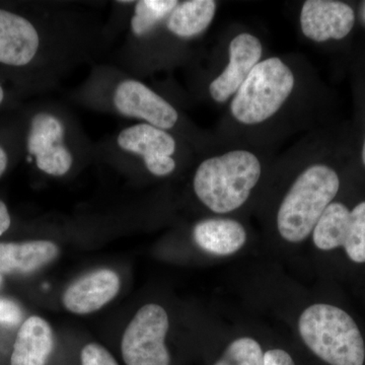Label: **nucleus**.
<instances>
[{"mask_svg":"<svg viewBox=\"0 0 365 365\" xmlns=\"http://www.w3.org/2000/svg\"><path fill=\"white\" fill-rule=\"evenodd\" d=\"M261 177L253 153L234 150L204 160L196 170L194 190L199 200L215 213H228L248 200Z\"/></svg>","mask_w":365,"mask_h":365,"instance_id":"f257e3e1","label":"nucleus"},{"mask_svg":"<svg viewBox=\"0 0 365 365\" xmlns=\"http://www.w3.org/2000/svg\"><path fill=\"white\" fill-rule=\"evenodd\" d=\"M299 330L307 347L331 365H364L365 345L359 328L346 312L314 304L300 314Z\"/></svg>","mask_w":365,"mask_h":365,"instance_id":"f03ea898","label":"nucleus"},{"mask_svg":"<svg viewBox=\"0 0 365 365\" xmlns=\"http://www.w3.org/2000/svg\"><path fill=\"white\" fill-rule=\"evenodd\" d=\"M339 187V177L327 165H313L300 174L278 211L281 237L294 244L304 241L332 203Z\"/></svg>","mask_w":365,"mask_h":365,"instance_id":"7ed1b4c3","label":"nucleus"},{"mask_svg":"<svg viewBox=\"0 0 365 365\" xmlns=\"http://www.w3.org/2000/svg\"><path fill=\"white\" fill-rule=\"evenodd\" d=\"M294 86V73L279 58L259 62L235 93L232 116L244 124L262 123L280 109Z\"/></svg>","mask_w":365,"mask_h":365,"instance_id":"20e7f679","label":"nucleus"},{"mask_svg":"<svg viewBox=\"0 0 365 365\" xmlns=\"http://www.w3.org/2000/svg\"><path fill=\"white\" fill-rule=\"evenodd\" d=\"M169 317L158 304L141 307L127 326L122 339V356L126 365H170L165 339Z\"/></svg>","mask_w":365,"mask_h":365,"instance_id":"39448f33","label":"nucleus"},{"mask_svg":"<svg viewBox=\"0 0 365 365\" xmlns=\"http://www.w3.org/2000/svg\"><path fill=\"white\" fill-rule=\"evenodd\" d=\"M114 105L124 116L145 120L151 126L162 130L173 128L178 121L174 107L148 86L133 79L118 86Z\"/></svg>","mask_w":365,"mask_h":365,"instance_id":"423d86ee","label":"nucleus"},{"mask_svg":"<svg viewBox=\"0 0 365 365\" xmlns=\"http://www.w3.org/2000/svg\"><path fill=\"white\" fill-rule=\"evenodd\" d=\"M355 23L351 6L331 0H309L300 13L302 33L314 42L345 38Z\"/></svg>","mask_w":365,"mask_h":365,"instance_id":"0eeeda50","label":"nucleus"},{"mask_svg":"<svg viewBox=\"0 0 365 365\" xmlns=\"http://www.w3.org/2000/svg\"><path fill=\"white\" fill-rule=\"evenodd\" d=\"M261 56V42L255 36L241 34L234 38L230 44V63L209 86L213 100L223 103L237 93Z\"/></svg>","mask_w":365,"mask_h":365,"instance_id":"6e6552de","label":"nucleus"},{"mask_svg":"<svg viewBox=\"0 0 365 365\" xmlns=\"http://www.w3.org/2000/svg\"><path fill=\"white\" fill-rule=\"evenodd\" d=\"M119 290L117 273L109 269H100L71 283L64 292L62 302L71 313L91 314L114 299Z\"/></svg>","mask_w":365,"mask_h":365,"instance_id":"1a4fd4ad","label":"nucleus"},{"mask_svg":"<svg viewBox=\"0 0 365 365\" xmlns=\"http://www.w3.org/2000/svg\"><path fill=\"white\" fill-rule=\"evenodd\" d=\"M39 44V35L30 21L0 9V63L26 66L35 57Z\"/></svg>","mask_w":365,"mask_h":365,"instance_id":"9d476101","label":"nucleus"},{"mask_svg":"<svg viewBox=\"0 0 365 365\" xmlns=\"http://www.w3.org/2000/svg\"><path fill=\"white\" fill-rule=\"evenodd\" d=\"M54 348V336L48 322L32 316L24 322L16 335L11 365H46Z\"/></svg>","mask_w":365,"mask_h":365,"instance_id":"9b49d317","label":"nucleus"},{"mask_svg":"<svg viewBox=\"0 0 365 365\" xmlns=\"http://www.w3.org/2000/svg\"><path fill=\"white\" fill-rule=\"evenodd\" d=\"M49 241L0 242V274H30L51 263L58 256Z\"/></svg>","mask_w":365,"mask_h":365,"instance_id":"f8f14e48","label":"nucleus"},{"mask_svg":"<svg viewBox=\"0 0 365 365\" xmlns=\"http://www.w3.org/2000/svg\"><path fill=\"white\" fill-rule=\"evenodd\" d=\"M193 237L199 248L215 256L235 254L247 241L241 223L227 218H210L197 223Z\"/></svg>","mask_w":365,"mask_h":365,"instance_id":"ddd939ff","label":"nucleus"},{"mask_svg":"<svg viewBox=\"0 0 365 365\" xmlns=\"http://www.w3.org/2000/svg\"><path fill=\"white\" fill-rule=\"evenodd\" d=\"M122 150L145 158L172 157L176 150V141L167 132L150 124H138L125 129L118 136Z\"/></svg>","mask_w":365,"mask_h":365,"instance_id":"4468645a","label":"nucleus"},{"mask_svg":"<svg viewBox=\"0 0 365 365\" xmlns=\"http://www.w3.org/2000/svg\"><path fill=\"white\" fill-rule=\"evenodd\" d=\"M216 2L190 0L178 6L170 14L167 26L178 37L190 38L205 31L215 18Z\"/></svg>","mask_w":365,"mask_h":365,"instance_id":"2eb2a0df","label":"nucleus"},{"mask_svg":"<svg viewBox=\"0 0 365 365\" xmlns=\"http://www.w3.org/2000/svg\"><path fill=\"white\" fill-rule=\"evenodd\" d=\"M350 210L344 204L331 203L319 217L313 230L314 246L322 251L342 247L344 230Z\"/></svg>","mask_w":365,"mask_h":365,"instance_id":"dca6fc26","label":"nucleus"},{"mask_svg":"<svg viewBox=\"0 0 365 365\" xmlns=\"http://www.w3.org/2000/svg\"><path fill=\"white\" fill-rule=\"evenodd\" d=\"M64 127L56 117L39 113L33 117L28 136V150L36 158L57 144H62Z\"/></svg>","mask_w":365,"mask_h":365,"instance_id":"f3484780","label":"nucleus"},{"mask_svg":"<svg viewBox=\"0 0 365 365\" xmlns=\"http://www.w3.org/2000/svg\"><path fill=\"white\" fill-rule=\"evenodd\" d=\"M178 6L176 0H141L135 6L131 28L136 36L145 35Z\"/></svg>","mask_w":365,"mask_h":365,"instance_id":"a211bd4d","label":"nucleus"},{"mask_svg":"<svg viewBox=\"0 0 365 365\" xmlns=\"http://www.w3.org/2000/svg\"><path fill=\"white\" fill-rule=\"evenodd\" d=\"M342 247L350 260L365 263V201L350 211Z\"/></svg>","mask_w":365,"mask_h":365,"instance_id":"6ab92c4d","label":"nucleus"},{"mask_svg":"<svg viewBox=\"0 0 365 365\" xmlns=\"http://www.w3.org/2000/svg\"><path fill=\"white\" fill-rule=\"evenodd\" d=\"M265 353L256 340L240 338L230 343L215 365H264Z\"/></svg>","mask_w":365,"mask_h":365,"instance_id":"aec40b11","label":"nucleus"},{"mask_svg":"<svg viewBox=\"0 0 365 365\" xmlns=\"http://www.w3.org/2000/svg\"><path fill=\"white\" fill-rule=\"evenodd\" d=\"M37 167L51 176H64L71 170L73 158L63 144H57L36 158Z\"/></svg>","mask_w":365,"mask_h":365,"instance_id":"412c9836","label":"nucleus"},{"mask_svg":"<svg viewBox=\"0 0 365 365\" xmlns=\"http://www.w3.org/2000/svg\"><path fill=\"white\" fill-rule=\"evenodd\" d=\"M81 364L119 365L111 353L97 343H91L83 347L81 351Z\"/></svg>","mask_w":365,"mask_h":365,"instance_id":"4be33fe9","label":"nucleus"},{"mask_svg":"<svg viewBox=\"0 0 365 365\" xmlns=\"http://www.w3.org/2000/svg\"><path fill=\"white\" fill-rule=\"evenodd\" d=\"M23 309L16 302L0 299V325H18L23 319Z\"/></svg>","mask_w":365,"mask_h":365,"instance_id":"5701e85b","label":"nucleus"},{"mask_svg":"<svg viewBox=\"0 0 365 365\" xmlns=\"http://www.w3.org/2000/svg\"><path fill=\"white\" fill-rule=\"evenodd\" d=\"M144 163L151 174L158 177L167 176L176 169V162L172 157H165V155L145 158Z\"/></svg>","mask_w":365,"mask_h":365,"instance_id":"b1692460","label":"nucleus"},{"mask_svg":"<svg viewBox=\"0 0 365 365\" xmlns=\"http://www.w3.org/2000/svg\"><path fill=\"white\" fill-rule=\"evenodd\" d=\"M264 365H295L294 359L284 350L272 349L265 353Z\"/></svg>","mask_w":365,"mask_h":365,"instance_id":"393cba45","label":"nucleus"},{"mask_svg":"<svg viewBox=\"0 0 365 365\" xmlns=\"http://www.w3.org/2000/svg\"><path fill=\"white\" fill-rule=\"evenodd\" d=\"M11 220L6 204L0 200V237L11 227Z\"/></svg>","mask_w":365,"mask_h":365,"instance_id":"a878e982","label":"nucleus"},{"mask_svg":"<svg viewBox=\"0 0 365 365\" xmlns=\"http://www.w3.org/2000/svg\"><path fill=\"white\" fill-rule=\"evenodd\" d=\"M7 163H9V158H7L6 150L0 146V177L6 172Z\"/></svg>","mask_w":365,"mask_h":365,"instance_id":"bb28decb","label":"nucleus"},{"mask_svg":"<svg viewBox=\"0 0 365 365\" xmlns=\"http://www.w3.org/2000/svg\"><path fill=\"white\" fill-rule=\"evenodd\" d=\"M4 90H2L1 86H0V104H1L2 101H4Z\"/></svg>","mask_w":365,"mask_h":365,"instance_id":"cd10ccee","label":"nucleus"},{"mask_svg":"<svg viewBox=\"0 0 365 365\" xmlns=\"http://www.w3.org/2000/svg\"><path fill=\"white\" fill-rule=\"evenodd\" d=\"M362 160H364V163L365 165V140L364 144V150H362Z\"/></svg>","mask_w":365,"mask_h":365,"instance_id":"c85d7f7f","label":"nucleus"},{"mask_svg":"<svg viewBox=\"0 0 365 365\" xmlns=\"http://www.w3.org/2000/svg\"><path fill=\"white\" fill-rule=\"evenodd\" d=\"M2 281H4V277H2V274H0V287H1Z\"/></svg>","mask_w":365,"mask_h":365,"instance_id":"c756f323","label":"nucleus"}]
</instances>
